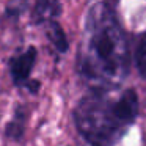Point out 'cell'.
<instances>
[{"instance_id":"obj_8","label":"cell","mask_w":146,"mask_h":146,"mask_svg":"<svg viewBox=\"0 0 146 146\" xmlns=\"http://www.w3.org/2000/svg\"><path fill=\"white\" fill-rule=\"evenodd\" d=\"M29 3L27 2H11L5 7V17L8 19H19L21 14L27 10Z\"/></svg>"},{"instance_id":"obj_4","label":"cell","mask_w":146,"mask_h":146,"mask_svg":"<svg viewBox=\"0 0 146 146\" xmlns=\"http://www.w3.org/2000/svg\"><path fill=\"white\" fill-rule=\"evenodd\" d=\"M61 14V3L54 0H39L33 5L32 10V22L35 25H47L57 21Z\"/></svg>"},{"instance_id":"obj_7","label":"cell","mask_w":146,"mask_h":146,"mask_svg":"<svg viewBox=\"0 0 146 146\" xmlns=\"http://www.w3.org/2000/svg\"><path fill=\"white\" fill-rule=\"evenodd\" d=\"M133 61L138 74L146 80V32L140 35L138 41L135 44V52H133Z\"/></svg>"},{"instance_id":"obj_5","label":"cell","mask_w":146,"mask_h":146,"mask_svg":"<svg viewBox=\"0 0 146 146\" xmlns=\"http://www.w3.org/2000/svg\"><path fill=\"white\" fill-rule=\"evenodd\" d=\"M27 108L22 104L17 105L14 108V113L11 119L8 121L7 127H5V137L13 141H21L25 133V126H27Z\"/></svg>"},{"instance_id":"obj_1","label":"cell","mask_w":146,"mask_h":146,"mask_svg":"<svg viewBox=\"0 0 146 146\" xmlns=\"http://www.w3.org/2000/svg\"><path fill=\"white\" fill-rule=\"evenodd\" d=\"M77 69L94 88H116L129 74V44L110 3L90 7L77 54Z\"/></svg>"},{"instance_id":"obj_3","label":"cell","mask_w":146,"mask_h":146,"mask_svg":"<svg viewBox=\"0 0 146 146\" xmlns=\"http://www.w3.org/2000/svg\"><path fill=\"white\" fill-rule=\"evenodd\" d=\"M38 50L35 46H29L27 49L14 54L8 61V71H10L11 82L21 90H27L29 93L35 94L39 90V82L32 80V72L36 64Z\"/></svg>"},{"instance_id":"obj_2","label":"cell","mask_w":146,"mask_h":146,"mask_svg":"<svg viewBox=\"0 0 146 146\" xmlns=\"http://www.w3.org/2000/svg\"><path fill=\"white\" fill-rule=\"evenodd\" d=\"M140 101L135 90L93 86L74 108L77 132L90 146H115L135 123Z\"/></svg>"},{"instance_id":"obj_6","label":"cell","mask_w":146,"mask_h":146,"mask_svg":"<svg viewBox=\"0 0 146 146\" xmlns=\"http://www.w3.org/2000/svg\"><path fill=\"white\" fill-rule=\"evenodd\" d=\"M46 36H47L49 42L52 44V47H54L58 54H66V52L69 50L68 36L57 21H54V22L46 25Z\"/></svg>"}]
</instances>
